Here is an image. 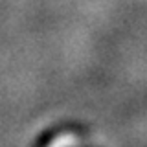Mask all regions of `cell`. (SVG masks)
<instances>
[{
	"mask_svg": "<svg viewBox=\"0 0 147 147\" xmlns=\"http://www.w3.org/2000/svg\"><path fill=\"white\" fill-rule=\"evenodd\" d=\"M77 134L76 132H63V134H59V136H55L52 142L48 144V147H72V145H76L77 144Z\"/></svg>",
	"mask_w": 147,
	"mask_h": 147,
	"instance_id": "6da1fadb",
	"label": "cell"
}]
</instances>
